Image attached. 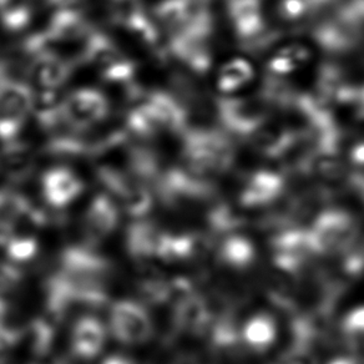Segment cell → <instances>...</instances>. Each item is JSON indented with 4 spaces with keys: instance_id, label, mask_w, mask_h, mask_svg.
Returning <instances> with one entry per match:
<instances>
[{
    "instance_id": "1",
    "label": "cell",
    "mask_w": 364,
    "mask_h": 364,
    "mask_svg": "<svg viewBox=\"0 0 364 364\" xmlns=\"http://www.w3.org/2000/svg\"><path fill=\"white\" fill-rule=\"evenodd\" d=\"M34 92L24 81L11 76L0 77V140H16L31 115Z\"/></svg>"
},
{
    "instance_id": "2",
    "label": "cell",
    "mask_w": 364,
    "mask_h": 364,
    "mask_svg": "<svg viewBox=\"0 0 364 364\" xmlns=\"http://www.w3.org/2000/svg\"><path fill=\"white\" fill-rule=\"evenodd\" d=\"M109 112L107 97L97 89H79L61 100L64 124L75 132H84L104 122Z\"/></svg>"
},
{
    "instance_id": "3",
    "label": "cell",
    "mask_w": 364,
    "mask_h": 364,
    "mask_svg": "<svg viewBox=\"0 0 364 364\" xmlns=\"http://www.w3.org/2000/svg\"><path fill=\"white\" fill-rule=\"evenodd\" d=\"M29 55L31 60L26 66V74L41 90H56L70 77V63L50 48L34 51Z\"/></svg>"
},
{
    "instance_id": "4",
    "label": "cell",
    "mask_w": 364,
    "mask_h": 364,
    "mask_svg": "<svg viewBox=\"0 0 364 364\" xmlns=\"http://www.w3.org/2000/svg\"><path fill=\"white\" fill-rule=\"evenodd\" d=\"M80 56L81 60L94 66L100 76L127 59L109 36L95 31H91L84 41Z\"/></svg>"
},
{
    "instance_id": "5",
    "label": "cell",
    "mask_w": 364,
    "mask_h": 364,
    "mask_svg": "<svg viewBox=\"0 0 364 364\" xmlns=\"http://www.w3.org/2000/svg\"><path fill=\"white\" fill-rule=\"evenodd\" d=\"M89 21L79 11H56L44 33L48 43H76L90 36Z\"/></svg>"
},
{
    "instance_id": "6",
    "label": "cell",
    "mask_w": 364,
    "mask_h": 364,
    "mask_svg": "<svg viewBox=\"0 0 364 364\" xmlns=\"http://www.w3.org/2000/svg\"><path fill=\"white\" fill-rule=\"evenodd\" d=\"M44 193L49 201L65 203L80 193L81 182L65 167H58L46 172L43 178Z\"/></svg>"
},
{
    "instance_id": "7",
    "label": "cell",
    "mask_w": 364,
    "mask_h": 364,
    "mask_svg": "<svg viewBox=\"0 0 364 364\" xmlns=\"http://www.w3.org/2000/svg\"><path fill=\"white\" fill-rule=\"evenodd\" d=\"M0 164L8 176L21 180L34 167V154L26 142L11 140L4 144L0 152Z\"/></svg>"
},
{
    "instance_id": "8",
    "label": "cell",
    "mask_w": 364,
    "mask_h": 364,
    "mask_svg": "<svg viewBox=\"0 0 364 364\" xmlns=\"http://www.w3.org/2000/svg\"><path fill=\"white\" fill-rule=\"evenodd\" d=\"M146 105L156 119L162 132H175L182 127L183 114L176 100L164 91H154L145 97Z\"/></svg>"
},
{
    "instance_id": "9",
    "label": "cell",
    "mask_w": 364,
    "mask_h": 364,
    "mask_svg": "<svg viewBox=\"0 0 364 364\" xmlns=\"http://www.w3.org/2000/svg\"><path fill=\"white\" fill-rule=\"evenodd\" d=\"M120 24L127 31L129 36L144 46H156L159 36V28L149 16L140 11L132 9L125 16H120Z\"/></svg>"
},
{
    "instance_id": "10",
    "label": "cell",
    "mask_w": 364,
    "mask_h": 364,
    "mask_svg": "<svg viewBox=\"0 0 364 364\" xmlns=\"http://www.w3.org/2000/svg\"><path fill=\"white\" fill-rule=\"evenodd\" d=\"M117 333L127 341H140L146 334L147 321L139 309L122 306L115 314Z\"/></svg>"
},
{
    "instance_id": "11",
    "label": "cell",
    "mask_w": 364,
    "mask_h": 364,
    "mask_svg": "<svg viewBox=\"0 0 364 364\" xmlns=\"http://www.w3.org/2000/svg\"><path fill=\"white\" fill-rule=\"evenodd\" d=\"M154 16L164 31H177L186 18V3L185 0H161L154 9Z\"/></svg>"
},
{
    "instance_id": "12",
    "label": "cell",
    "mask_w": 364,
    "mask_h": 364,
    "mask_svg": "<svg viewBox=\"0 0 364 364\" xmlns=\"http://www.w3.org/2000/svg\"><path fill=\"white\" fill-rule=\"evenodd\" d=\"M51 6H55L58 11H79L86 0H46Z\"/></svg>"
}]
</instances>
